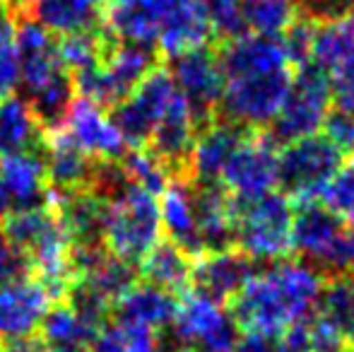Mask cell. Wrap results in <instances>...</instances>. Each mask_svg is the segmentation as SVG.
Wrapping results in <instances>:
<instances>
[{
	"label": "cell",
	"instance_id": "obj_11",
	"mask_svg": "<svg viewBox=\"0 0 354 352\" xmlns=\"http://www.w3.org/2000/svg\"><path fill=\"white\" fill-rule=\"evenodd\" d=\"M174 85L188 102L198 121L205 126L212 121L222 104V66L219 53L210 46L181 53L171 58V68H167Z\"/></svg>",
	"mask_w": 354,
	"mask_h": 352
},
{
	"label": "cell",
	"instance_id": "obj_36",
	"mask_svg": "<svg viewBox=\"0 0 354 352\" xmlns=\"http://www.w3.org/2000/svg\"><path fill=\"white\" fill-rule=\"evenodd\" d=\"M313 19H330L337 15L354 12V0H299Z\"/></svg>",
	"mask_w": 354,
	"mask_h": 352
},
{
	"label": "cell",
	"instance_id": "obj_28",
	"mask_svg": "<svg viewBox=\"0 0 354 352\" xmlns=\"http://www.w3.org/2000/svg\"><path fill=\"white\" fill-rule=\"evenodd\" d=\"M299 0H241L243 34L282 41L287 32L301 19Z\"/></svg>",
	"mask_w": 354,
	"mask_h": 352
},
{
	"label": "cell",
	"instance_id": "obj_41",
	"mask_svg": "<svg viewBox=\"0 0 354 352\" xmlns=\"http://www.w3.org/2000/svg\"><path fill=\"white\" fill-rule=\"evenodd\" d=\"M0 8H3V0H0Z\"/></svg>",
	"mask_w": 354,
	"mask_h": 352
},
{
	"label": "cell",
	"instance_id": "obj_5",
	"mask_svg": "<svg viewBox=\"0 0 354 352\" xmlns=\"http://www.w3.org/2000/svg\"><path fill=\"white\" fill-rule=\"evenodd\" d=\"M342 162V152L323 133L284 142L277 155L280 193L294 205L321 201L323 191Z\"/></svg>",
	"mask_w": 354,
	"mask_h": 352
},
{
	"label": "cell",
	"instance_id": "obj_25",
	"mask_svg": "<svg viewBox=\"0 0 354 352\" xmlns=\"http://www.w3.org/2000/svg\"><path fill=\"white\" fill-rule=\"evenodd\" d=\"M46 131L24 97L0 99V160L3 157L24 155V152H44Z\"/></svg>",
	"mask_w": 354,
	"mask_h": 352
},
{
	"label": "cell",
	"instance_id": "obj_14",
	"mask_svg": "<svg viewBox=\"0 0 354 352\" xmlns=\"http://www.w3.org/2000/svg\"><path fill=\"white\" fill-rule=\"evenodd\" d=\"M246 133L251 131H243V128L234 126L227 118H222V121H217V118L207 121L198 131L191 152H188L186 169L191 181L201 183V186H219V178H222L234 152L243 142Z\"/></svg>",
	"mask_w": 354,
	"mask_h": 352
},
{
	"label": "cell",
	"instance_id": "obj_34",
	"mask_svg": "<svg viewBox=\"0 0 354 352\" xmlns=\"http://www.w3.org/2000/svg\"><path fill=\"white\" fill-rule=\"evenodd\" d=\"M326 270L333 275H354V225L342 227V234L333 249Z\"/></svg>",
	"mask_w": 354,
	"mask_h": 352
},
{
	"label": "cell",
	"instance_id": "obj_27",
	"mask_svg": "<svg viewBox=\"0 0 354 352\" xmlns=\"http://www.w3.org/2000/svg\"><path fill=\"white\" fill-rule=\"evenodd\" d=\"M313 319L350 348L354 343V275H333L326 280Z\"/></svg>",
	"mask_w": 354,
	"mask_h": 352
},
{
	"label": "cell",
	"instance_id": "obj_23",
	"mask_svg": "<svg viewBox=\"0 0 354 352\" xmlns=\"http://www.w3.org/2000/svg\"><path fill=\"white\" fill-rule=\"evenodd\" d=\"M176 295L164 292L147 282H138L126 297L116 304V309L111 311L113 321L118 324L133 326V328H142L149 333H164L169 331L176 314Z\"/></svg>",
	"mask_w": 354,
	"mask_h": 352
},
{
	"label": "cell",
	"instance_id": "obj_29",
	"mask_svg": "<svg viewBox=\"0 0 354 352\" xmlns=\"http://www.w3.org/2000/svg\"><path fill=\"white\" fill-rule=\"evenodd\" d=\"M99 328L89 326L66 304L56 302L44 316V324L39 335L46 343L48 350H73V348H89Z\"/></svg>",
	"mask_w": 354,
	"mask_h": 352
},
{
	"label": "cell",
	"instance_id": "obj_4",
	"mask_svg": "<svg viewBox=\"0 0 354 352\" xmlns=\"http://www.w3.org/2000/svg\"><path fill=\"white\" fill-rule=\"evenodd\" d=\"M294 220L297 205L280 191L251 203H236L234 249L251 263L263 266L289 259L294 251Z\"/></svg>",
	"mask_w": 354,
	"mask_h": 352
},
{
	"label": "cell",
	"instance_id": "obj_39",
	"mask_svg": "<svg viewBox=\"0 0 354 352\" xmlns=\"http://www.w3.org/2000/svg\"><path fill=\"white\" fill-rule=\"evenodd\" d=\"M12 212H15V201H12V196H10L8 186H5L3 176H0V225H3Z\"/></svg>",
	"mask_w": 354,
	"mask_h": 352
},
{
	"label": "cell",
	"instance_id": "obj_18",
	"mask_svg": "<svg viewBox=\"0 0 354 352\" xmlns=\"http://www.w3.org/2000/svg\"><path fill=\"white\" fill-rule=\"evenodd\" d=\"M345 222L337 220L321 201L297 205V220H294V251L301 261L316 266L326 272L330 263L333 249L342 234Z\"/></svg>",
	"mask_w": 354,
	"mask_h": 352
},
{
	"label": "cell",
	"instance_id": "obj_16",
	"mask_svg": "<svg viewBox=\"0 0 354 352\" xmlns=\"http://www.w3.org/2000/svg\"><path fill=\"white\" fill-rule=\"evenodd\" d=\"M169 0H106L104 32L116 41L157 48Z\"/></svg>",
	"mask_w": 354,
	"mask_h": 352
},
{
	"label": "cell",
	"instance_id": "obj_1",
	"mask_svg": "<svg viewBox=\"0 0 354 352\" xmlns=\"http://www.w3.org/2000/svg\"><path fill=\"white\" fill-rule=\"evenodd\" d=\"M224 118L243 131L272 126L297 75V66L277 39L239 34L219 48Z\"/></svg>",
	"mask_w": 354,
	"mask_h": 352
},
{
	"label": "cell",
	"instance_id": "obj_8",
	"mask_svg": "<svg viewBox=\"0 0 354 352\" xmlns=\"http://www.w3.org/2000/svg\"><path fill=\"white\" fill-rule=\"evenodd\" d=\"M330 82L333 106L354 111V12L316 19L311 63Z\"/></svg>",
	"mask_w": 354,
	"mask_h": 352
},
{
	"label": "cell",
	"instance_id": "obj_6",
	"mask_svg": "<svg viewBox=\"0 0 354 352\" xmlns=\"http://www.w3.org/2000/svg\"><path fill=\"white\" fill-rule=\"evenodd\" d=\"M169 333L174 352H234L241 335L227 306L196 290L181 295Z\"/></svg>",
	"mask_w": 354,
	"mask_h": 352
},
{
	"label": "cell",
	"instance_id": "obj_35",
	"mask_svg": "<svg viewBox=\"0 0 354 352\" xmlns=\"http://www.w3.org/2000/svg\"><path fill=\"white\" fill-rule=\"evenodd\" d=\"M19 87V56L17 46L8 44L0 48V99L17 94Z\"/></svg>",
	"mask_w": 354,
	"mask_h": 352
},
{
	"label": "cell",
	"instance_id": "obj_12",
	"mask_svg": "<svg viewBox=\"0 0 354 352\" xmlns=\"http://www.w3.org/2000/svg\"><path fill=\"white\" fill-rule=\"evenodd\" d=\"M53 304V297L34 275L0 285V343L37 335Z\"/></svg>",
	"mask_w": 354,
	"mask_h": 352
},
{
	"label": "cell",
	"instance_id": "obj_26",
	"mask_svg": "<svg viewBox=\"0 0 354 352\" xmlns=\"http://www.w3.org/2000/svg\"><path fill=\"white\" fill-rule=\"evenodd\" d=\"M140 280L171 295L188 292L193 282V256L181 246L162 239L138 266Z\"/></svg>",
	"mask_w": 354,
	"mask_h": 352
},
{
	"label": "cell",
	"instance_id": "obj_13",
	"mask_svg": "<svg viewBox=\"0 0 354 352\" xmlns=\"http://www.w3.org/2000/svg\"><path fill=\"white\" fill-rule=\"evenodd\" d=\"M63 131L73 138V142L97 162H118L128 155V142L113 123L111 113L84 99L75 97Z\"/></svg>",
	"mask_w": 354,
	"mask_h": 352
},
{
	"label": "cell",
	"instance_id": "obj_20",
	"mask_svg": "<svg viewBox=\"0 0 354 352\" xmlns=\"http://www.w3.org/2000/svg\"><path fill=\"white\" fill-rule=\"evenodd\" d=\"M196 186V225L201 254L234 249L236 203L222 186Z\"/></svg>",
	"mask_w": 354,
	"mask_h": 352
},
{
	"label": "cell",
	"instance_id": "obj_10",
	"mask_svg": "<svg viewBox=\"0 0 354 352\" xmlns=\"http://www.w3.org/2000/svg\"><path fill=\"white\" fill-rule=\"evenodd\" d=\"M277 145L272 138L261 133H246L243 142L224 169L219 186L232 196L234 203H251L277 191L280 174H277Z\"/></svg>",
	"mask_w": 354,
	"mask_h": 352
},
{
	"label": "cell",
	"instance_id": "obj_32",
	"mask_svg": "<svg viewBox=\"0 0 354 352\" xmlns=\"http://www.w3.org/2000/svg\"><path fill=\"white\" fill-rule=\"evenodd\" d=\"M210 22L212 34L229 39L243 34L241 24V0H198Z\"/></svg>",
	"mask_w": 354,
	"mask_h": 352
},
{
	"label": "cell",
	"instance_id": "obj_17",
	"mask_svg": "<svg viewBox=\"0 0 354 352\" xmlns=\"http://www.w3.org/2000/svg\"><path fill=\"white\" fill-rule=\"evenodd\" d=\"M253 275V263L236 249H222L201 254L193 259V282L196 292L210 297L219 304H229L248 277Z\"/></svg>",
	"mask_w": 354,
	"mask_h": 352
},
{
	"label": "cell",
	"instance_id": "obj_31",
	"mask_svg": "<svg viewBox=\"0 0 354 352\" xmlns=\"http://www.w3.org/2000/svg\"><path fill=\"white\" fill-rule=\"evenodd\" d=\"M321 203L345 225H354V155L342 157L340 167L321 196Z\"/></svg>",
	"mask_w": 354,
	"mask_h": 352
},
{
	"label": "cell",
	"instance_id": "obj_15",
	"mask_svg": "<svg viewBox=\"0 0 354 352\" xmlns=\"http://www.w3.org/2000/svg\"><path fill=\"white\" fill-rule=\"evenodd\" d=\"M106 0H29L22 19L37 22L53 37H73L104 29Z\"/></svg>",
	"mask_w": 354,
	"mask_h": 352
},
{
	"label": "cell",
	"instance_id": "obj_21",
	"mask_svg": "<svg viewBox=\"0 0 354 352\" xmlns=\"http://www.w3.org/2000/svg\"><path fill=\"white\" fill-rule=\"evenodd\" d=\"M212 37L210 22L198 0H169L164 27L157 39V51H162L167 58H176L181 53L205 48Z\"/></svg>",
	"mask_w": 354,
	"mask_h": 352
},
{
	"label": "cell",
	"instance_id": "obj_3",
	"mask_svg": "<svg viewBox=\"0 0 354 352\" xmlns=\"http://www.w3.org/2000/svg\"><path fill=\"white\" fill-rule=\"evenodd\" d=\"M104 201V249L126 263L140 266L145 256L164 239L159 196L128 181Z\"/></svg>",
	"mask_w": 354,
	"mask_h": 352
},
{
	"label": "cell",
	"instance_id": "obj_2",
	"mask_svg": "<svg viewBox=\"0 0 354 352\" xmlns=\"http://www.w3.org/2000/svg\"><path fill=\"white\" fill-rule=\"evenodd\" d=\"M326 277L301 259H284L253 270L243 290L229 302L241 335L282 338L313 316Z\"/></svg>",
	"mask_w": 354,
	"mask_h": 352
},
{
	"label": "cell",
	"instance_id": "obj_30",
	"mask_svg": "<svg viewBox=\"0 0 354 352\" xmlns=\"http://www.w3.org/2000/svg\"><path fill=\"white\" fill-rule=\"evenodd\" d=\"M121 165L128 181L154 193V196H162V191L174 178V172L149 150H128V155L121 160Z\"/></svg>",
	"mask_w": 354,
	"mask_h": 352
},
{
	"label": "cell",
	"instance_id": "obj_38",
	"mask_svg": "<svg viewBox=\"0 0 354 352\" xmlns=\"http://www.w3.org/2000/svg\"><path fill=\"white\" fill-rule=\"evenodd\" d=\"M15 29H17V22L12 19V15L5 8H0V48L15 44Z\"/></svg>",
	"mask_w": 354,
	"mask_h": 352
},
{
	"label": "cell",
	"instance_id": "obj_7",
	"mask_svg": "<svg viewBox=\"0 0 354 352\" xmlns=\"http://www.w3.org/2000/svg\"><path fill=\"white\" fill-rule=\"evenodd\" d=\"M333 111L330 82L316 66H304L297 71L280 113L272 121V138L282 142L318 136Z\"/></svg>",
	"mask_w": 354,
	"mask_h": 352
},
{
	"label": "cell",
	"instance_id": "obj_9",
	"mask_svg": "<svg viewBox=\"0 0 354 352\" xmlns=\"http://www.w3.org/2000/svg\"><path fill=\"white\" fill-rule=\"evenodd\" d=\"M176 97L178 89L174 85L169 71L157 66L118 106L109 111L131 150L147 147L152 133L157 131L164 113L169 111Z\"/></svg>",
	"mask_w": 354,
	"mask_h": 352
},
{
	"label": "cell",
	"instance_id": "obj_42",
	"mask_svg": "<svg viewBox=\"0 0 354 352\" xmlns=\"http://www.w3.org/2000/svg\"><path fill=\"white\" fill-rule=\"evenodd\" d=\"M48 352H51V350H48Z\"/></svg>",
	"mask_w": 354,
	"mask_h": 352
},
{
	"label": "cell",
	"instance_id": "obj_24",
	"mask_svg": "<svg viewBox=\"0 0 354 352\" xmlns=\"http://www.w3.org/2000/svg\"><path fill=\"white\" fill-rule=\"evenodd\" d=\"M0 176H3L5 186L15 201V212L48 205L51 188H48L44 152L3 157L0 160Z\"/></svg>",
	"mask_w": 354,
	"mask_h": 352
},
{
	"label": "cell",
	"instance_id": "obj_40",
	"mask_svg": "<svg viewBox=\"0 0 354 352\" xmlns=\"http://www.w3.org/2000/svg\"><path fill=\"white\" fill-rule=\"evenodd\" d=\"M345 352H354V343H352V345H350V348H347Z\"/></svg>",
	"mask_w": 354,
	"mask_h": 352
},
{
	"label": "cell",
	"instance_id": "obj_19",
	"mask_svg": "<svg viewBox=\"0 0 354 352\" xmlns=\"http://www.w3.org/2000/svg\"><path fill=\"white\" fill-rule=\"evenodd\" d=\"M44 162H46L48 188L51 193H77L87 191L92 186L97 160L80 150L63 128L46 133V145H44Z\"/></svg>",
	"mask_w": 354,
	"mask_h": 352
},
{
	"label": "cell",
	"instance_id": "obj_22",
	"mask_svg": "<svg viewBox=\"0 0 354 352\" xmlns=\"http://www.w3.org/2000/svg\"><path fill=\"white\" fill-rule=\"evenodd\" d=\"M159 215H162L164 239L181 246L196 259L201 256L196 225V186L191 178H171L159 196Z\"/></svg>",
	"mask_w": 354,
	"mask_h": 352
},
{
	"label": "cell",
	"instance_id": "obj_37",
	"mask_svg": "<svg viewBox=\"0 0 354 352\" xmlns=\"http://www.w3.org/2000/svg\"><path fill=\"white\" fill-rule=\"evenodd\" d=\"M0 352H48L46 343L41 340V335H27V338L17 340H5L0 343Z\"/></svg>",
	"mask_w": 354,
	"mask_h": 352
},
{
	"label": "cell",
	"instance_id": "obj_33",
	"mask_svg": "<svg viewBox=\"0 0 354 352\" xmlns=\"http://www.w3.org/2000/svg\"><path fill=\"white\" fill-rule=\"evenodd\" d=\"M321 133L342 152V157L354 155V111L333 106Z\"/></svg>",
	"mask_w": 354,
	"mask_h": 352
}]
</instances>
